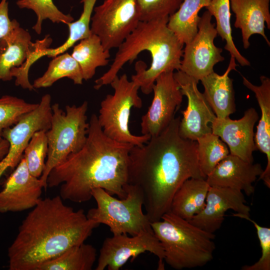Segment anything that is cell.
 I'll use <instances>...</instances> for the list:
<instances>
[{"instance_id": "cell-1", "label": "cell", "mask_w": 270, "mask_h": 270, "mask_svg": "<svg viewBox=\"0 0 270 270\" xmlns=\"http://www.w3.org/2000/svg\"><path fill=\"white\" fill-rule=\"evenodd\" d=\"M180 120L174 118L158 135L134 146L130 152L128 184L140 190L150 222L170 211L173 196L184 181L206 179L199 166L197 142L180 136Z\"/></svg>"}, {"instance_id": "cell-2", "label": "cell", "mask_w": 270, "mask_h": 270, "mask_svg": "<svg viewBox=\"0 0 270 270\" xmlns=\"http://www.w3.org/2000/svg\"><path fill=\"white\" fill-rule=\"evenodd\" d=\"M86 142L78 152L54 167L47 178L50 188L61 184L63 200L81 203L100 188L119 198L126 196L130 151L134 145L114 140L104 132L98 116L90 118Z\"/></svg>"}, {"instance_id": "cell-3", "label": "cell", "mask_w": 270, "mask_h": 270, "mask_svg": "<svg viewBox=\"0 0 270 270\" xmlns=\"http://www.w3.org/2000/svg\"><path fill=\"white\" fill-rule=\"evenodd\" d=\"M98 224L82 209L65 205L60 196L40 198L8 248L10 270H38L70 248L84 242Z\"/></svg>"}, {"instance_id": "cell-4", "label": "cell", "mask_w": 270, "mask_h": 270, "mask_svg": "<svg viewBox=\"0 0 270 270\" xmlns=\"http://www.w3.org/2000/svg\"><path fill=\"white\" fill-rule=\"evenodd\" d=\"M168 18L140 21L118 48L110 68L95 80L94 88L99 90L104 86L110 84L124 64L132 62L144 50L150 53L151 64L147 68L144 62H138L135 68L136 74L132 76V80L140 86L144 94H149L152 92L156 79L162 73L179 70L184 44L168 28Z\"/></svg>"}, {"instance_id": "cell-5", "label": "cell", "mask_w": 270, "mask_h": 270, "mask_svg": "<svg viewBox=\"0 0 270 270\" xmlns=\"http://www.w3.org/2000/svg\"><path fill=\"white\" fill-rule=\"evenodd\" d=\"M160 242L164 262L176 270L202 266L212 261L215 234L207 232L169 211L151 222Z\"/></svg>"}, {"instance_id": "cell-6", "label": "cell", "mask_w": 270, "mask_h": 270, "mask_svg": "<svg viewBox=\"0 0 270 270\" xmlns=\"http://www.w3.org/2000/svg\"><path fill=\"white\" fill-rule=\"evenodd\" d=\"M88 103L67 105L65 112L56 103L52 106L50 128L46 132L48 151L46 165L40 178L46 190L47 178L50 171L68 156L80 150L87 138L89 123L87 122Z\"/></svg>"}, {"instance_id": "cell-7", "label": "cell", "mask_w": 270, "mask_h": 270, "mask_svg": "<svg viewBox=\"0 0 270 270\" xmlns=\"http://www.w3.org/2000/svg\"><path fill=\"white\" fill-rule=\"evenodd\" d=\"M126 190V197L118 199L104 189H94L92 195L96 207L88 210V218L99 225H106L113 235L134 236L152 229L150 221L142 211L144 198L140 190L128 184Z\"/></svg>"}, {"instance_id": "cell-8", "label": "cell", "mask_w": 270, "mask_h": 270, "mask_svg": "<svg viewBox=\"0 0 270 270\" xmlns=\"http://www.w3.org/2000/svg\"><path fill=\"white\" fill-rule=\"evenodd\" d=\"M110 84L112 94H107L100 102L98 120L104 134L120 142L140 146L150 138L148 135L136 136L129 130V119L132 107L140 108L142 100L138 95L140 86L130 81L126 74L116 76Z\"/></svg>"}, {"instance_id": "cell-9", "label": "cell", "mask_w": 270, "mask_h": 270, "mask_svg": "<svg viewBox=\"0 0 270 270\" xmlns=\"http://www.w3.org/2000/svg\"><path fill=\"white\" fill-rule=\"evenodd\" d=\"M93 12L90 31L109 50L118 48L140 21L136 0H104Z\"/></svg>"}, {"instance_id": "cell-10", "label": "cell", "mask_w": 270, "mask_h": 270, "mask_svg": "<svg viewBox=\"0 0 270 270\" xmlns=\"http://www.w3.org/2000/svg\"><path fill=\"white\" fill-rule=\"evenodd\" d=\"M150 252L158 259V270H164V254L162 245L152 229L129 236L128 234L113 235L104 241L96 270H119L131 258Z\"/></svg>"}, {"instance_id": "cell-11", "label": "cell", "mask_w": 270, "mask_h": 270, "mask_svg": "<svg viewBox=\"0 0 270 270\" xmlns=\"http://www.w3.org/2000/svg\"><path fill=\"white\" fill-rule=\"evenodd\" d=\"M212 19L207 10L200 16L196 35L185 44L179 70L198 82L214 71L216 64L224 60L222 49L214 44L218 32Z\"/></svg>"}, {"instance_id": "cell-12", "label": "cell", "mask_w": 270, "mask_h": 270, "mask_svg": "<svg viewBox=\"0 0 270 270\" xmlns=\"http://www.w3.org/2000/svg\"><path fill=\"white\" fill-rule=\"evenodd\" d=\"M51 96L44 94L38 106L24 115L12 128L3 130L2 136L9 142L5 156L0 160V178L8 168L14 170L22 159L31 137L36 131L48 130L51 125Z\"/></svg>"}, {"instance_id": "cell-13", "label": "cell", "mask_w": 270, "mask_h": 270, "mask_svg": "<svg viewBox=\"0 0 270 270\" xmlns=\"http://www.w3.org/2000/svg\"><path fill=\"white\" fill-rule=\"evenodd\" d=\"M174 74V71L165 72L156 79L152 102L142 117V134L150 138L158 135L174 118L184 96Z\"/></svg>"}, {"instance_id": "cell-14", "label": "cell", "mask_w": 270, "mask_h": 270, "mask_svg": "<svg viewBox=\"0 0 270 270\" xmlns=\"http://www.w3.org/2000/svg\"><path fill=\"white\" fill-rule=\"evenodd\" d=\"M183 96L188 99L186 109L182 112L178 132L186 139L196 140L199 138L212 132L211 124L216 116L204 94L198 88V82L180 70L174 72Z\"/></svg>"}, {"instance_id": "cell-15", "label": "cell", "mask_w": 270, "mask_h": 270, "mask_svg": "<svg viewBox=\"0 0 270 270\" xmlns=\"http://www.w3.org/2000/svg\"><path fill=\"white\" fill-rule=\"evenodd\" d=\"M44 184L30 172L24 155L0 192V212H20L38 203Z\"/></svg>"}, {"instance_id": "cell-16", "label": "cell", "mask_w": 270, "mask_h": 270, "mask_svg": "<svg viewBox=\"0 0 270 270\" xmlns=\"http://www.w3.org/2000/svg\"><path fill=\"white\" fill-rule=\"evenodd\" d=\"M258 118V114L253 108L246 110L238 120H232L230 116L223 118L216 117L210 125L212 132L227 145L230 154L252 163L253 152L257 150L254 129Z\"/></svg>"}, {"instance_id": "cell-17", "label": "cell", "mask_w": 270, "mask_h": 270, "mask_svg": "<svg viewBox=\"0 0 270 270\" xmlns=\"http://www.w3.org/2000/svg\"><path fill=\"white\" fill-rule=\"evenodd\" d=\"M246 202L240 190L210 186L204 208L189 222L207 232L214 234L220 228L228 210L250 216V208Z\"/></svg>"}, {"instance_id": "cell-18", "label": "cell", "mask_w": 270, "mask_h": 270, "mask_svg": "<svg viewBox=\"0 0 270 270\" xmlns=\"http://www.w3.org/2000/svg\"><path fill=\"white\" fill-rule=\"evenodd\" d=\"M263 172L260 164L248 162L230 154L216 165L206 180L210 186L239 190L249 196L254 192L253 183Z\"/></svg>"}, {"instance_id": "cell-19", "label": "cell", "mask_w": 270, "mask_h": 270, "mask_svg": "<svg viewBox=\"0 0 270 270\" xmlns=\"http://www.w3.org/2000/svg\"><path fill=\"white\" fill-rule=\"evenodd\" d=\"M230 10L235 14L234 26L241 30L243 46H250V37L261 35L268 46L270 42L265 34V23L270 29V0H230Z\"/></svg>"}, {"instance_id": "cell-20", "label": "cell", "mask_w": 270, "mask_h": 270, "mask_svg": "<svg viewBox=\"0 0 270 270\" xmlns=\"http://www.w3.org/2000/svg\"><path fill=\"white\" fill-rule=\"evenodd\" d=\"M234 58L231 56L228 67L222 74L214 71L200 81L204 88L203 93L217 118H223L236 110L233 80L228 75L231 70H236Z\"/></svg>"}, {"instance_id": "cell-21", "label": "cell", "mask_w": 270, "mask_h": 270, "mask_svg": "<svg viewBox=\"0 0 270 270\" xmlns=\"http://www.w3.org/2000/svg\"><path fill=\"white\" fill-rule=\"evenodd\" d=\"M242 83L255 95L261 112L260 118L254 133V140L257 150L265 154L267 164L259 180L270 188V78L260 76L261 84L256 86L242 75Z\"/></svg>"}, {"instance_id": "cell-22", "label": "cell", "mask_w": 270, "mask_h": 270, "mask_svg": "<svg viewBox=\"0 0 270 270\" xmlns=\"http://www.w3.org/2000/svg\"><path fill=\"white\" fill-rule=\"evenodd\" d=\"M18 23L0 38V80L12 79L11 70L21 66L32 52L34 42Z\"/></svg>"}, {"instance_id": "cell-23", "label": "cell", "mask_w": 270, "mask_h": 270, "mask_svg": "<svg viewBox=\"0 0 270 270\" xmlns=\"http://www.w3.org/2000/svg\"><path fill=\"white\" fill-rule=\"evenodd\" d=\"M97 0H81L83 4V10L78 19L70 22L67 25L69 28V35L66 41L61 46L54 48H48L52 42L48 36L42 40H38L34 50L32 54L30 61L34 64L36 60L44 56L54 57L65 52L76 42L89 36L92 32L90 25L91 18Z\"/></svg>"}, {"instance_id": "cell-24", "label": "cell", "mask_w": 270, "mask_h": 270, "mask_svg": "<svg viewBox=\"0 0 270 270\" xmlns=\"http://www.w3.org/2000/svg\"><path fill=\"white\" fill-rule=\"evenodd\" d=\"M210 186L206 178L188 179L174 194L170 211L190 220L204 208Z\"/></svg>"}, {"instance_id": "cell-25", "label": "cell", "mask_w": 270, "mask_h": 270, "mask_svg": "<svg viewBox=\"0 0 270 270\" xmlns=\"http://www.w3.org/2000/svg\"><path fill=\"white\" fill-rule=\"evenodd\" d=\"M211 0H184L178 10L169 16L168 28L184 44L190 42L198 30V12Z\"/></svg>"}, {"instance_id": "cell-26", "label": "cell", "mask_w": 270, "mask_h": 270, "mask_svg": "<svg viewBox=\"0 0 270 270\" xmlns=\"http://www.w3.org/2000/svg\"><path fill=\"white\" fill-rule=\"evenodd\" d=\"M71 55L78 64L85 80L94 76L96 68L107 65L110 57V50L104 48L98 36L92 33L74 46Z\"/></svg>"}, {"instance_id": "cell-27", "label": "cell", "mask_w": 270, "mask_h": 270, "mask_svg": "<svg viewBox=\"0 0 270 270\" xmlns=\"http://www.w3.org/2000/svg\"><path fill=\"white\" fill-rule=\"evenodd\" d=\"M96 249L84 242L74 246L39 266L38 270H91L96 259Z\"/></svg>"}, {"instance_id": "cell-28", "label": "cell", "mask_w": 270, "mask_h": 270, "mask_svg": "<svg viewBox=\"0 0 270 270\" xmlns=\"http://www.w3.org/2000/svg\"><path fill=\"white\" fill-rule=\"evenodd\" d=\"M64 78L72 80L76 84H82L84 80L78 64L68 52L54 56L50 62L46 71L34 80L32 86L34 88H48Z\"/></svg>"}, {"instance_id": "cell-29", "label": "cell", "mask_w": 270, "mask_h": 270, "mask_svg": "<svg viewBox=\"0 0 270 270\" xmlns=\"http://www.w3.org/2000/svg\"><path fill=\"white\" fill-rule=\"evenodd\" d=\"M206 8L216 19L218 34L226 42L224 48L230 52L231 56L234 58L241 66H250V62L240 54L233 40L230 0H211Z\"/></svg>"}, {"instance_id": "cell-30", "label": "cell", "mask_w": 270, "mask_h": 270, "mask_svg": "<svg viewBox=\"0 0 270 270\" xmlns=\"http://www.w3.org/2000/svg\"><path fill=\"white\" fill-rule=\"evenodd\" d=\"M196 141L199 166L206 178L216 165L230 154V150L220 138L212 132L202 136Z\"/></svg>"}, {"instance_id": "cell-31", "label": "cell", "mask_w": 270, "mask_h": 270, "mask_svg": "<svg viewBox=\"0 0 270 270\" xmlns=\"http://www.w3.org/2000/svg\"><path fill=\"white\" fill-rule=\"evenodd\" d=\"M16 5L20 8L32 10L36 15L37 20L32 29L37 34L42 32V24L48 19L54 23H64L68 24L74 21L70 14H66L55 6L52 0H18Z\"/></svg>"}, {"instance_id": "cell-32", "label": "cell", "mask_w": 270, "mask_h": 270, "mask_svg": "<svg viewBox=\"0 0 270 270\" xmlns=\"http://www.w3.org/2000/svg\"><path fill=\"white\" fill-rule=\"evenodd\" d=\"M44 130L36 132L31 137L24 152L28 168L30 173L40 178L44 170L48 151V142Z\"/></svg>"}, {"instance_id": "cell-33", "label": "cell", "mask_w": 270, "mask_h": 270, "mask_svg": "<svg viewBox=\"0 0 270 270\" xmlns=\"http://www.w3.org/2000/svg\"><path fill=\"white\" fill-rule=\"evenodd\" d=\"M38 104L26 102L16 96L4 95L0 98V142L3 130L16 124L24 114L34 110Z\"/></svg>"}, {"instance_id": "cell-34", "label": "cell", "mask_w": 270, "mask_h": 270, "mask_svg": "<svg viewBox=\"0 0 270 270\" xmlns=\"http://www.w3.org/2000/svg\"><path fill=\"white\" fill-rule=\"evenodd\" d=\"M184 0H136L140 21L169 17L179 8Z\"/></svg>"}, {"instance_id": "cell-35", "label": "cell", "mask_w": 270, "mask_h": 270, "mask_svg": "<svg viewBox=\"0 0 270 270\" xmlns=\"http://www.w3.org/2000/svg\"><path fill=\"white\" fill-rule=\"evenodd\" d=\"M232 216L245 219L254 226L262 250V256L258 260L252 265H245L242 270H270V228L260 226L248 216L240 214L234 213Z\"/></svg>"}, {"instance_id": "cell-36", "label": "cell", "mask_w": 270, "mask_h": 270, "mask_svg": "<svg viewBox=\"0 0 270 270\" xmlns=\"http://www.w3.org/2000/svg\"><path fill=\"white\" fill-rule=\"evenodd\" d=\"M19 22L15 19L10 20L8 16V0L0 2V38L7 34Z\"/></svg>"}, {"instance_id": "cell-37", "label": "cell", "mask_w": 270, "mask_h": 270, "mask_svg": "<svg viewBox=\"0 0 270 270\" xmlns=\"http://www.w3.org/2000/svg\"><path fill=\"white\" fill-rule=\"evenodd\" d=\"M9 147V142L5 138L0 142V160H1L8 152Z\"/></svg>"}]
</instances>
